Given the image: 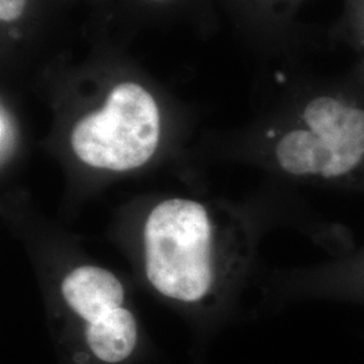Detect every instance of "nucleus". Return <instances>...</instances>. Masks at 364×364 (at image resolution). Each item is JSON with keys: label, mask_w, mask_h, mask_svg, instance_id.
Listing matches in <instances>:
<instances>
[{"label": "nucleus", "mask_w": 364, "mask_h": 364, "mask_svg": "<svg viewBox=\"0 0 364 364\" xmlns=\"http://www.w3.org/2000/svg\"><path fill=\"white\" fill-rule=\"evenodd\" d=\"M144 273L156 293L186 305H215L243 273L250 232L225 205L171 197L144 225Z\"/></svg>", "instance_id": "f257e3e1"}, {"label": "nucleus", "mask_w": 364, "mask_h": 364, "mask_svg": "<svg viewBox=\"0 0 364 364\" xmlns=\"http://www.w3.org/2000/svg\"><path fill=\"white\" fill-rule=\"evenodd\" d=\"M159 139L161 114L154 97L139 84L122 82L102 108L75 124L70 146L87 166L120 173L146 165Z\"/></svg>", "instance_id": "f03ea898"}, {"label": "nucleus", "mask_w": 364, "mask_h": 364, "mask_svg": "<svg viewBox=\"0 0 364 364\" xmlns=\"http://www.w3.org/2000/svg\"><path fill=\"white\" fill-rule=\"evenodd\" d=\"M306 130H293L278 142L279 166L294 176L338 178L364 158V111L332 97H317L304 111Z\"/></svg>", "instance_id": "7ed1b4c3"}, {"label": "nucleus", "mask_w": 364, "mask_h": 364, "mask_svg": "<svg viewBox=\"0 0 364 364\" xmlns=\"http://www.w3.org/2000/svg\"><path fill=\"white\" fill-rule=\"evenodd\" d=\"M61 296L87 324V343L97 359L119 363L130 356L136 346L138 326L115 274L92 264L75 267L61 281Z\"/></svg>", "instance_id": "20e7f679"}, {"label": "nucleus", "mask_w": 364, "mask_h": 364, "mask_svg": "<svg viewBox=\"0 0 364 364\" xmlns=\"http://www.w3.org/2000/svg\"><path fill=\"white\" fill-rule=\"evenodd\" d=\"M0 142H1V164L4 165L10 156H13L15 142H16V132L13 117L9 111L1 107V117H0Z\"/></svg>", "instance_id": "39448f33"}, {"label": "nucleus", "mask_w": 364, "mask_h": 364, "mask_svg": "<svg viewBox=\"0 0 364 364\" xmlns=\"http://www.w3.org/2000/svg\"><path fill=\"white\" fill-rule=\"evenodd\" d=\"M27 0H0V19L3 22H13L26 9Z\"/></svg>", "instance_id": "423d86ee"}, {"label": "nucleus", "mask_w": 364, "mask_h": 364, "mask_svg": "<svg viewBox=\"0 0 364 364\" xmlns=\"http://www.w3.org/2000/svg\"><path fill=\"white\" fill-rule=\"evenodd\" d=\"M158 1H162V0H158Z\"/></svg>", "instance_id": "0eeeda50"}]
</instances>
